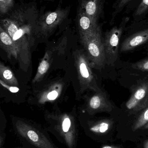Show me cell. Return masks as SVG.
Instances as JSON below:
<instances>
[{"label":"cell","instance_id":"1","mask_svg":"<svg viewBox=\"0 0 148 148\" xmlns=\"http://www.w3.org/2000/svg\"><path fill=\"white\" fill-rule=\"evenodd\" d=\"M80 38L92 65L98 67L103 66L106 56L100 27L96 30L80 36Z\"/></svg>","mask_w":148,"mask_h":148},{"label":"cell","instance_id":"2","mask_svg":"<svg viewBox=\"0 0 148 148\" xmlns=\"http://www.w3.org/2000/svg\"><path fill=\"white\" fill-rule=\"evenodd\" d=\"M70 6L65 8L58 7L53 11H47L41 15L39 21L40 32L47 34L54 30L68 18Z\"/></svg>","mask_w":148,"mask_h":148},{"label":"cell","instance_id":"3","mask_svg":"<svg viewBox=\"0 0 148 148\" xmlns=\"http://www.w3.org/2000/svg\"><path fill=\"white\" fill-rule=\"evenodd\" d=\"M128 20L127 18L123 19L119 27L116 26L106 33L103 45L106 59L109 64L114 63L117 60L121 36Z\"/></svg>","mask_w":148,"mask_h":148},{"label":"cell","instance_id":"4","mask_svg":"<svg viewBox=\"0 0 148 148\" xmlns=\"http://www.w3.org/2000/svg\"><path fill=\"white\" fill-rule=\"evenodd\" d=\"M75 61L81 87L96 90L94 77L87 56L84 53L78 52L75 54Z\"/></svg>","mask_w":148,"mask_h":148},{"label":"cell","instance_id":"5","mask_svg":"<svg viewBox=\"0 0 148 148\" xmlns=\"http://www.w3.org/2000/svg\"><path fill=\"white\" fill-rule=\"evenodd\" d=\"M131 112H139L148 107V81L142 83L135 88L126 103Z\"/></svg>","mask_w":148,"mask_h":148},{"label":"cell","instance_id":"6","mask_svg":"<svg viewBox=\"0 0 148 148\" xmlns=\"http://www.w3.org/2000/svg\"><path fill=\"white\" fill-rule=\"evenodd\" d=\"M76 21L80 36L95 31L99 27L94 23L80 2L77 9Z\"/></svg>","mask_w":148,"mask_h":148},{"label":"cell","instance_id":"7","mask_svg":"<svg viewBox=\"0 0 148 148\" xmlns=\"http://www.w3.org/2000/svg\"><path fill=\"white\" fill-rule=\"evenodd\" d=\"M104 0H79L87 14L94 23L98 25L103 10Z\"/></svg>","mask_w":148,"mask_h":148},{"label":"cell","instance_id":"8","mask_svg":"<svg viewBox=\"0 0 148 148\" xmlns=\"http://www.w3.org/2000/svg\"><path fill=\"white\" fill-rule=\"evenodd\" d=\"M148 41V29L142 30L130 36L121 45V51H130L146 43Z\"/></svg>","mask_w":148,"mask_h":148},{"label":"cell","instance_id":"9","mask_svg":"<svg viewBox=\"0 0 148 148\" xmlns=\"http://www.w3.org/2000/svg\"><path fill=\"white\" fill-rule=\"evenodd\" d=\"M88 108L94 112H110L112 106L107 98L101 93L92 96L88 102Z\"/></svg>","mask_w":148,"mask_h":148},{"label":"cell","instance_id":"10","mask_svg":"<svg viewBox=\"0 0 148 148\" xmlns=\"http://www.w3.org/2000/svg\"><path fill=\"white\" fill-rule=\"evenodd\" d=\"M0 40L1 47L4 50L10 58L18 59L19 54L17 48L8 34L0 26Z\"/></svg>","mask_w":148,"mask_h":148},{"label":"cell","instance_id":"11","mask_svg":"<svg viewBox=\"0 0 148 148\" xmlns=\"http://www.w3.org/2000/svg\"><path fill=\"white\" fill-rule=\"evenodd\" d=\"M0 76L1 79L7 84L13 86L19 85L18 81L11 69L2 62L0 63Z\"/></svg>","mask_w":148,"mask_h":148},{"label":"cell","instance_id":"12","mask_svg":"<svg viewBox=\"0 0 148 148\" xmlns=\"http://www.w3.org/2000/svg\"><path fill=\"white\" fill-rule=\"evenodd\" d=\"M50 56L48 53H46L43 59L39 64L36 75L33 80V82H40L47 72L50 67Z\"/></svg>","mask_w":148,"mask_h":148},{"label":"cell","instance_id":"13","mask_svg":"<svg viewBox=\"0 0 148 148\" xmlns=\"http://www.w3.org/2000/svg\"><path fill=\"white\" fill-rule=\"evenodd\" d=\"M112 124L113 121L111 120H103L91 128V130L96 133L104 134L109 130Z\"/></svg>","mask_w":148,"mask_h":148},{"label":"cell","instance_id":"14","mask_svg":"<svg viewBox=\"0 0 148 148\" xmlns=\"http://www.w3.org/2000/svg\"><path fill=\"white\" fill-rule=\"evenodd\" d=\"M148 123V107L140 115L133 127V130L136 131L143 127Z\"/></svg>","mask_w":148,"mask_h":148},{"label":"cell","instance_id":"15","mask_svg":"<svg viewBox=\"0 0 148 148\" xmlns=\"http://www.w3.org/2000/svg\"><path fill=\"white\" fill-rule=\"evenodd\" d=\"M14 5V0H0L1 16L7 14L13 8Z\"/></svg>","mask_w":148,"mask_h":148},{"label":"cell","instance_id":"16","mask_svg":"<svg viewBox=\"0 0 148 148\" xmlns=\"http://www.w3.org/2000/svg\"><path fill=\"white\" fill-rule=\"evenodd\" d=\"M59 95V90H55L53 88L50 89L47 93L43 94L41 98V101L44 102L47 101H51L55 100Z\"/></svg>","mask_w":148,"mask_h":148},{"label":"cell","instance_id":"17","mask_svg":"<svg viewBox=\"0 0 148 148\" xmlns=\"http://www.w3.org/2000/svg\"><path fill=\"white\" fill-rule=\"evenodd\" d=\"M132 67L143 72L148 71V58L133 64Z\"/></svg>","mask_w":148,"mask_h":148},{"label":"cell","instance_id":"18","mask_svg":"<svg viewBox=\"0 0 148 148\" xmlns=\"http://www.w3.org/2000/svg\"><path fill=\"white\" fill-rule=\"evenodd\" d=\"M148 10V0H142L136 12V15H141Z\"/></svg>","mask_w":148,"mask_h":148},{"label":"cell","instance_id":"19","mask_svg":"<svg viewBox=\"0 0 148 148\" xmlns=\"http://www.w3.org/2000/svg\"><path fill=\"white\" fill-rule=\"evenodd\" d=\"M0 82H1V84L3 87L8 89V90H9L10 92H12V93H16V92H18V91H19V89L16 86H10V85L5 83L1 79L0 80Z\"/></svg>","mask_w":148,"mask_h":148},{"label":"cell","instance_id":"20","mask_svg":"<svg viewBox=\"0 0 148 148\" xmlns=\"http://www.w3.org/2000/svg\"><path fill=\"white\" fill-rule=\"evenodd\" d=\"M71 126V121L69 118H65L63 122L62 127L63 131L64 132H67L68 131Z\"/></svg>","mask_w":148,"mask_h":148},{"label":"cell","instance_id":"21","mask_svg":"<svg viewBox=\"0 0 148 148\" xmlns=\"http://www.w3.org/2000/svg\"><path fill=\"white\" fill-rule=\"evenodd\" d=\"M28 136L30 140L34 142H37L38 140V136L35 132L33 130H30L28 132Z\"/></svg>","mask_w":148,"mask_h":148},{"label":"cell","instance_id":"22","mask_svg":"<svg viewBox=\"0 0 148 148\" xmlns=\"http://www.w3.org/2000/svg\"><path fill=\"white\" fill-rule=\"evenodd\" d=\"M130 1H131V0H121L120 3H119V5H118V8H117V10H116H116H117V12L115 14H116L117 12H119L121 9L127 3H128Z\"/></svg>","mask_w":148,"mask_h":148},{"label":"cell","instance_id":"23","mask_svg":"<svg viewBox=\"0 0 148 148\" xmlns=\"http://www.w3.org/2000/svg\"><path fill=\"white\" fill-rule=\"evenodd\" d=\"M102 148H120L119 147H115L113 146H104Z\"/></svg>","mask_w":148,"mask_h":148},{"label":"cell","instance_id":"24","mask_svg":"<svg viewBox=\"0 0 148 148\" xmlns=\"http://www.w3.org/2000/svg\"><path fill=\"white\" fill-rule=\"evenodd\" d=\"M144 148H148V140L144 143Z\"/></svg>","mask_w":148,"mask_h":148},{"label":"cell","instance_id":"25","mask_svg":"<svg viewBox=\"0 0 148 148\" xmlns=\"http://www.w3.org/2000/svg\"><path fill=\"white\" fill-rule=\"evenodd\" d=\"M143 129L144 130H148V123L147 124H146L144 127H143Z\"/></svg>","mask_w":148,"mask_h":148}]
</instances>
